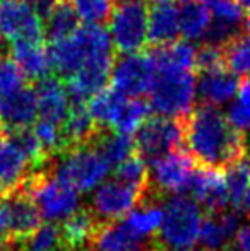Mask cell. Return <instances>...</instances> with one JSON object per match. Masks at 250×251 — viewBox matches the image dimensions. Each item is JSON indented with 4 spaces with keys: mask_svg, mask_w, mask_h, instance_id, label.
Returning <instances> with one entry per match:
<instances>
[{
    "mask_svg": "<svg viewBox=\"0 0 250 251\" xmlns=\"http://www.w3.org/2000/svg\"><path fill=\"white\" fill-rule=\"evenodd\" d=\"M184 146L197 166L221 171L249 155L245 133L238 132L220 108L206 104L184 118Z\"/></svg>",
    "mask_w": 250,
    "mask_h": 251,
    "instance_id": "6da1fadb",
    "label": "cell"
},
{
    "mask_svg": "<svg viewBox=\"0 0 250 251\" xmlns=\"http://www.w3.org/2000/svg\"><path fill=\"white\" fill-rule=\"evenodd\" d=\"M52 69L63 77L77 74L110 80L113 67V45L101 26H83L65 40L50 45Z\"/></svg>",
    "mask_w": 250,
    "mask_h": 251,
    "instance_id": "7a4b0ae2",
    "label": "cell"
},
{
    "mask_svg": "<svg viewBox=\"0 0 250 251\" xmlns=\"http://www.w3.org/2000/svg\"><path fill=\"white\" fill-rule=\"evenodd\" d=\"M153 58V55H151ZM154 80L149 89V108L158 116L184 120L194 111L197 100V79L194 70L153 58Z\"/></svg>",
    "mask_w": 250,
    "mask_h": 251,
    "instance_id": "3957f363",
    "label": "cell"
},
{
    "mask_svg": "<svg viewBox=\"0 0 250 251\" xmlns=\"http://www.w3.org/2000/svg\"><path fill=\"white\" fill-rule=\"evenodd\" d=\"M163 222L153 236V248L158 251H192L199 239L200 212L190 197L177 195L163 207Z\"/></svg>",
    "mask_w": 250,
    "mask_h": 251,
    "instance_id": "277c9868",
    "label": "cell"
},
{
    "mask_svg": "<svg viewBox=\"0 0 250 251\" xmlns=\"http://www.w3.org/2000/svg\"><path fill=\"white\" fill-rule=\"evenodd\" d=\"M110 171V164L105 161L94 144L72 147L57 155L52 161V175L74 192H89Z\"/></svg>",
    "mask_w": 250,
    "mask_h": 251,
    "instance_id": "5b68a950",
    "label": "cell"
},
{
    "mask_svg": "<svg viewBox=\"0 0 250 251\" xmlns=\"http://www.w3.org/2000/svg\"><path fill=\"white\" fill-rule=\"evenodd\" d=\"M17 188L23 190L33 200L41 217H45L48 222L70 217L79 207L77 193L69 186L62 185L52 175L50 169L29 173Z\"/></svg>",
    "mask_w": 250,
    "mask_h": 251,
    "instance_id": "8992f818",
    "label": "cell"
},
{
    "mask_svg": "<svg viewBox=\"0 0 250 251\" xmlns=\"http://www.w3.org/2000/svg\"><path fill=\"white\" fill-rule=\"evenodd\" d=\"M107 31L120 55L140 53L149 41V9L140 0H122L108 19Z\"/></svg>",
    "mask_w": 250,
    "mask_h": 251,
    "instance_id": "52a82bcc",
    "label": "cell"
},
{
    "mask_svg": "<svg viewBox=\"0 0 250 251\" xmlns=\"http://www.w3.org/2000/svg\"><path fill=\"white\" fill-rule=\"evenodd\" d=\"M182 146H184V120L167 118V116L147 118L144 125L137 130L134 139L136 154L147 166L170 152L182 149Z\"/></svg>",
    "mask_w": 250,
    "mask_h": 251,
    "instance_id": "ba28073f",
    "label": "cell"
},
{
    "mask_svg": "<svg viewBox=\"0 0 250 251\" xmlns=\"http://www.w3.org/2000/svg\"><path fill=\"white\" fill-rule=\"evenodd\" d=\"M43 17L29 0H0V38L10 43L41 41Z\"/></svg>",
    "mask_w": 250,
    "mask_h": 251,
    "instance_id": "9c48e42d",
    "label": "cell"
},
{
    "mask_svg": "<svg viewBox=\"0 0 250 251\" xmlns=\"http://www.w3.org/2000/svg\"><path fill=\"white\" fill-rule=\"evenodd\" d=\"M111 89L129 100H140L149 94L154 80V65L151 53H130L120 55L113 62L110 74Z\"/></svg>",
    "mask_w": 250,
    "mask_h": 251,
    "instance_id": "30bf717a",
    "label": "cell"
},
{
    "mask_svg": "<svg viewBox=\"0 0 250 251\" xmlns=\"http://www.w3.org/2000/svg\"><path fill=\"white\" fill-rule=\"evenodd\" d=\"M195 161L187 151L178 149L151 164L149 188L158 199L168 193H187L190 179L195 171Z\"/></svg>",
    "mask_w": 250,
    "mask_h": 251,
    "instance_id": "8fae6325",
    "label": "cell"
},
{
    "mask_svg": "<svg viewBox=\"0 0 250 251\" xmlns=\"http://www.w3.org/2000/svg\"><path fill=\"white\" fill-rule=\"evenodd\" d=\"M140 201L142 197L136 190L111 179L100 185V188L93 195L91 207L87 208L101 224H108V222H117L118 219H124Z\"/></svg>",
    "mask_w": 250,
    "mask_h": 251,
    "instance_id": "7c38bea8",
    "label": "cell"
},
{
    "mask_svg": "<svg viewBox=\"0 0 250 251\" xmlns=\"http://www.w3.org/2000/svg\"><path fill=\"white\" fill-rule=\"evenodd\" d=\"M195 203L206 208V214H220L226 210L230 199L226 192L224 171L197 166L187 188Z\"/></svg>",
    "mask_w": 250,
    "mask_h": 251,
    "instance_id": "4fadbf2b",
    "label": "cell"
},
{
    "mask_svg": "<svg viewBox=\"0 0 250 251\" xmlns=\"http://www.w3.org/2000/svg\"><path fill=\"white\" fill-rule=\"evenodd\" d=\"M240 91V80L224 65L209 70H200L197 79V98L202 104L221 108L237 100Z\"/></svg>",
    "mask_w": 250,
    "mask_h": 251,
    "instance_id": "5bb4252c",
    "label": "cell"
},
{
    "mask_svg": "<svg viewBox=\"0 0 250 251\" xmlns=\"http://www.w3.org/2000/svg\"><path fill=\"white\" fill-rule=\"evenodd\" d=\"M9 221V232L12 243L28 238L41 226V214L33 203V200L23 192L14 190L0 199Z\"/></svg>",
    "mask_w": 250,
    "mask_h": 251,
    "instance_id": "9a60e30c",
    "label": "cell"
},
{
    "mask_svg": "<svg viewBox=\"0 0 250 251\" xmlns=\"http://www.w3.org/2000/svg\"><path fill=\"white\" fill-rule=\"evenodd\" d=\"M34 91L38 98V120L63 126L72 104L65 84L57 77L48 75L38 82Z\"/></svg>",
    "mask_w": 250,
    "mask_h": 251,
    "instance_id": "2e32d148",
    "label": "cell"
},
{
    "mask_svg": "<svg viewBox=\"0 0 250 251\" xmlns=\"http://www.w3.org/2000/svg\"><path fill=\"white\" fill-rule=\"evenodd\" d=\"M38 120V98L33 87H21L0 102V123L5 132L29 128Z\"/></svg>",
    "mask_w": 250,
    "mask_h": 251,
    "instance_id": "e0dca14e",
    "label": "cell"
},
{
    "mask_svg": "<svg viewBox=\"0 0 250 251\" xmlns=\"http://www.w3.org/2000/svg\"><path fill=\"white\" fill-rule=\"evenodd\" d=\"M240 227L237 212L223 210L220 214H206L200 221L199 241L206 251H224L233 241Z\"/></svg>",
    "mask_w": 250,
    "mask_h": 251,
    "instance_id": "ac0fdd59",
    "label": "cell"
},
{
    "mask_svg": "<svg viewBox=\"0 0 250 251\" xmlns=\"http://www.w3.org/2000/svg\"><path fill=\"white\" fill-rule=\"evenodd\" d=\"M153 238H140L134 234L124 221L101 224L93 239V251H149Z\"/></svg>",
    "mask_w": 250,
    "mask_h": 251,
    "instance_id": "d6986e66",
    "label": "cell"
},
{
    "mask_svg": "<svg viewBox=\"0 0 250 251\" xmlns=\"http://www.w3.org/2000/svg\"><path fill=\"white\" fill-rule=\"evenodd\" d=\"M211 31L207 43L224 47L238 34L244 23V9L238 0H216L211 3Z\"/></svg>",
    "mask_w": 250,
    "mask_h": 251,
    "instance_id": "ffe728a7",
    "label": "cell"
},
{
    "mask_svg": "<svg viewBox=\"0 0 250 251\" xmlns=\"http://www.w3.org/2000/svg\"><path fill=\"white\" fill-rule=\"evenodd\" d=\"M12 62L17 65L24 79L40 80L50 75L52 60L50 51L43 47L41 41H19L12 45Z\"/></svg>",
    "mask_w": 250,
    "mask_h": 251,
    "instance_id": "44dd1931",
    "label": "cell"
},
{
    "mask_svg": "<svg viewBox=\"0 0 250 251\" xmlns=\"http://www.w3.org/2000/svg\"><path fill=\"white\" fill-rule=\"evenodd\" d=\"M31 173V166L17 146L3 133L0 135V188L2 197L14 192Z\"/></svg>",
    "mask_w": 250,
    "mask_h": 251,
    "instance_id": "7402d4cb",
    "label": "cell"
},
{
    "mask_svg": "<svg viewBox=\"0 0 250 251\" xmlns=\"http://www.w3.org/2000/svg\"><path fill=\"white\" fill-rule=\"evenodd\" d=\"M178 10V24H180V36L185 41L195 43V41L207 40L211 31V9L202 0H180L177 3Z\"/></svg>",
    "mask_w": 250,
    "mask_h": 251,
    "instance_id": "603a6c76",
    "label": "cell"
},
{
    "mask_svg": "<svg viewBox=\"0 0 250 251\" xmlns=\"http://www.w3.org/2000/svg\"><path fill=\"white\" fill-rule=\"evenodd\" d=\"M63 140H65V151L72 147L86 146L94 140V137L100 132V126L96 125L93 115L89 111V106L86 102H74L70 104L69 115L62 126Z\"/></svg>",
    "mask_w": 250,
    "mask_h": 251,
    "instance_id": "cb8c5ba5",
    "label": "cell"
},
{
    "mask_svg": "<svg viewBox=\"0 0 250 251\" xmlns=\"http://www.w3.org/2000/svg\"><path fill=\"white\" fill-rule=\"evenodd\" d=\"M100 226L101 222L94 217L89 208H77L70 217L65 219L63 224H60L63 241H65L69 251L91 250L93 239Z\"/></svg>",
    "mask_w": 250,
    "mask_h": 251,
    "instance_id": "d4e9b609",
    "label": "cell"
},
{
    "mask_svg": "<svg viewBox=\"0 0 250 251\" xmlns=\"http://www.w3.org/2000/svg\"><path fill=\"white\" fill-rule=\"evenodd\" d=\"M180 36L178 10L175 3H161L149 10V41L158 48L167 47Z\"/></svg>",
    "mask_w": 250,
    "mask_h": 251,
    "instance_id": "484cf974",
    "label": "cell"
},
{
    "mask_svg": "<svg viewBox=\"0 0 250 251\" xmlns=\"http://www.w3.org/2000/svg\"><path fill=\"white\" fill-rule=\"evenodd\" d=\"M158 201H160V199L149 197L122 219L124 224L134 234L140 236V238H153L158 232L165 214L161 205H158Z\"/></svg>",
    "mask_w": 250,
    "mask_h": 251,
    "instance_id": "4316f807",
    "label": "cell"
},
{
    "mask_svg": "<svg viewBox=\"0 0 250 251\" xmlns=\"http://www.w3.org/2000/svg\"><path fill=\"white\" fill-rule=\"evenodd\" d=\"M10 251H69L57 222H45L28 238L12 243Z\"/></svg>",
    "mask_w": 250,
    "mask_h": 251,
    "instance_id": "83f0119b",
    "label": "cell"
},
{
    "mask_svg": "<svg viewBox=\"0 0 250 251\" xmlns=\"http://www.w3.org/2000/svg\"><path fill=\"white\" fill-rule=\"evenodd\" d=\"M94 147L100 151V154L105 157V161L111 166H118L136 154V147H134V140L129 135H122L113 130L100 128L98 135L93 140Z\"/></svg>",
    "mask_w": 250,
    "mask_h": 251,
    "instance_id": "f1b7e54d",
    "label": "cell"
},
{
    "mask_svg": "<svg viewBox=\"0 0 250 251\" xmlns=\"http://www.w3.org/2000/svg\"><path fill=\"white\" fill-rule=\"evenodd\" d=\"M129 98L118 94L113 89H103L100 94L89 101V111L93 115L94 122L100 128L111 130L117 123L118 116H120L122 109H124L125 102Z\"/></svg>",
    "mask_w": 250,
    "mask_h": 251,
    "instance_id": "f546056e",
    "label": "cell"
},
{
    "mask_svg": "<svg viewBox=\"0 0 250 251\" xmlns=\"http://www.w3.org/2000/svg\"><path fill=\"white\" fill-rule=\"evenodd\" d=\"M45 34L52 43H57L65 40L70 34L79 29V17L72 10V7L67 2H58L50 9V12L43 19Z\"/></svg>",
    "mask_w": 250,
    "mask_h": 251,
    "instance_id": "4dcf8cb0",
    "label": "cell"
},
{
    "mask_svg": "<svg viewBox=\"0 0 250 251\" xmlns=\"http://www.w3.org/2000/svg\"><path fill=\"white\" fill-rule=\"evenodd\" d=\"M115 181L122 183V185L129 186V188L136 190L142 201L151 197V188H149V166L142 161L137 154H132L130 157H127L122 164H118L115 168ZM140 201V203H142Z\"/></svg>",
    "mask_w": 250,
    "mask_h": 251,
    "instance_id": "1f68e13d",
    "label": "cell"
},
{
    "mask_svg": "<svg viewBox=\"0 0 250 251\" xmlns=\"http://www.w3.org/2000/svg\"><path fill=\"white\" fill-rule=\"evenodd\" d=\"M224 181L231 207L235 210H242V205L250 192V155L224 169Z\"/></svg>",
    "mask_w": 250,
    "mask_h": 251,
    "instance_id": "d6a6232c",
    "label": "cell"
},
{
    "mask_svg": "<svg viewBox=\"0 0 250 251\" xmlns=\"http://www.w3.org/2000/svg\"><path fill=\"white\" fill-rule=\"evenodd\" d=\"M226 69L235 75H250V31L238 33L223 47Z\"/></svg>",
    "mask_w": 250,
    "mask_h": 251,
    "instance_id": "836d02e7",
    "label": "cell"
},
{
    "mask_svg": "<svg viewBox=\"0 0 250 251\" xmlns=\"http://www.w3.org/2000/svg\"><path fill=\"white\" fill-rule=\"evenodd\" d=\"M67 3L86 26H101L110 19L117 5L115 0H67Z\"/></svg>",
    "mask_w": 250,
    "mask_h": 251,
    "instance_id": "e575fe53",
    "label": "cell"
},
{
    "mask_svg": "<svg viewBox=\"0 0 250 251\" xmlns=\"http://www.w3.org/2000/svg\"><path fill=\"white\" fill-rule=\"evenodd\" d=\"M24 80L26 79L12 62V58L0 56V102L26 86Z\"/></svg>",
    "mask_w": 250,
    "mask_h": 251,
    "instance_id": "d590c367",
    "label": "cell"
},
{
    "mask_svg": "<svg viewBox=\"0 0 250 251\" xmlns=\"http://www.w3.org/2000/svg\"><path fill=\"white\" fill-rule=\"evenodd\" d=\"M224 63L223 47L213 43H206L197 50V67L200 70H209L214 67H221Z\"/></svg>",
    "mask_w": 250,
    "mask_h": 251,
    "instance_id": "8d00e7d4",
    "label": "cell"
},
{
    "mask_svg": "<svg viewBox=\"0 0 250 251\" xmlns=\"http://www.w3.org/2000/svg\"><path fill=\"white\" fill-rule=\"evenodd\" d=\"M224 251H250V222L238 227L233 241L226 246Z\"/></svg>",
    "mask_w": 250,
    "mask_h": 251,
    "instance_id": "74e56055",
    "label": "cell"
},
{
    "mask_svg": "<svg viewBox=\"0 0 250 251\" xmlns=\"http://www.w3.org/2000/svg\"><path fill=\"white\" fill-rule=\"evenodd\" d=\"M10 246H12V239L9 232V221H7L5 208L0 203V251H10Z\"/></svg>",
    "mask_w": 250,
    "mask_h": 251,
    "instance_id": "f35d334b",
    "label": "cell"
},
{
    "mask_svg": "<svg viewBox=\"0 0 250 251\" xmlns=\"http://www.w3.org/2000/svg\"><path fill=\"white\" fill-rule=\"evenodd\" d=\"M237 101H240L242 104L250 109V75L245 77L240 82V91H238Z\"/></svg>",
    "mask_w": 250,
    "mask_h": 251,
    "instance_id": "ab89813d",
    "label": "cell"
},
{
    "mask_svg": "<svg viewBox=\"0 0 250 251\" xmlns=\"http://www.w3.org/2000/svg\"><path fill=\"white\" fill-rule=\"evenodd\" d=\"M238 3L242 5V9L249 10V12H250V0H238Z\"/></svg>",
    "mask_w": 250,
    "mask_h": 251,
    "instance_id": "60d3db41",
    "label": "cell"
},
{
    "mask_svg": "<svg viewBox=\"0 0 250 251\" xmlns=\"http://www.w3.org/2000/svg\"><path fill=\"white\" fill-rule=\"evenodd\" d=\"M151 2H154L156 5H161V3H171L173 0H151Z\"/></svg>",
    "mask_w": 250,
    "mask_h": 251,
    "instance_id": "b9f144b4",
    "label": "cell"
},
{
    "mask_svg": "<svg viewBox=\"0 0 250 251\" xmlns=\"http://www.w3.org/2000/svg\"><path fill=\"white\" fill-rule=\"evenodd\" d=\"M3 43H5V41L0 38V56H3V48H5V47H3Z\"/></svg>",
    "mask_w": 250,
    "mask_h": 251,
    "instance_id": "7bdbcfd3",
    "label": "cell"
},
{
    "mask_svg": "<svg viewBox=\"0 0 250 251\" xmlns=\"http://www.w3.org/2000/svg\"><path fill=\"white\" fill-rule=\"evenodd\" d=\"M247 31H250V12H249V16H247Z\"/></svg>",
    "mask_w": 250,
    "mask_h": 251,
    "instance_id": "ee69618b",
    "label": "cell"
},
{
    "mask_svg": "<svg viewBox=\"0 0 250 251\" xmlns=\"http://www.w3.org/2000/svg\"><path fill=\"white\" fill-rule=\"evenodd\" d=\"M202 2H211V3H213V2H216V0H202Z\"/></svg>",
    "mask_w": 250,
    "mask_h": 251,
    "instance_id": "f6af8a7d",
    "label": "cell"
},
{
    "mask_svg": "<svg viewBox=\"0 0 250 251\" xmlns=\"http://www.w3.org/2000/svg\"><path fill=\"white\" fill-rule=\"evenodd\" d=\"M29 2H33V3H34V2H40V0H29Z\"/></svg>",
    "mask_w": 250,
    "mask_h": 251,
    "instance_id": "bcb514c9",
    "label": "cell"
},
{
    "mask_svg": "<svg viewBox=\"0 0 250 251\" xmlns=\"http://www.w3.org/2000/svg\"><path fill=\"white\" fill-rule=\"evenodd\" d=\"M149 251H158V250H154V248H153V246H151V250H149Z\"/></svg>",
    "mask_w": 250,
    "mask_h": 251,
    "instance_id": "7dc6e473",
    "label": "cell"
},
{
    "mask_svg": "<svg viewBox=\"0 0 250 251\" xmlns=\"http://www.w3.org/2000/svg\"><path fill=\"white\" fill-rule=\"evenodd\" d=\"M0 199H2V188H0Z\"/></svg>",
    "mask_w": 250,
    "mask_h": 251,
    "instance_id": "c3c4849f",
    "label": "cell"
},
{
    "mask_svg": "<svg viewBox=\"0 0 250 251\" xmlns=\"http://www.w3.org/2000/svg\"><path fill=\"white\" fill-rule=\"evenodd\" d=\"M83 251H93V250H83Z\"/></svg>",
    "mask_w": 250,
    "mask_h": 251,
    "instance_id": "681fc988",
    "label": "cell"
},
{
    "mask_svg": "<svg viewBox=\"0 0 250 251\" xmlns=\"http://www.w3.org/2000/svg\"><path fill=\"white\" fill-rule=\"evenodd\" d=\"M0 128H2V123H0Z\"/></svg>",
    "mask_w": 250,
    "mask_h": 251,
    "instance_id": "f907efd6",
    "label": "cell"
},
{
    "mask_svg": "<svg viewBox=\"0 0 250 251\" xmlns=\"http://www.w3.org/2000/svg\"><path fill=\"white\" fill-rule=\"evenodd\" d=\"M202 251H206V250H202Z\"/></svg>",
    "mask_w": 250,
    "mask_h": 251,
    "instance_id": "816d5d0a",
    "label": "cell"
}]
</instances>
